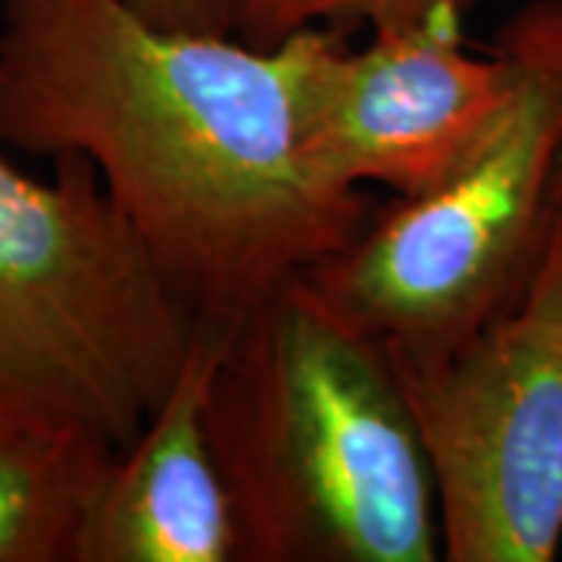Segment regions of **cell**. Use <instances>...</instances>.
I'll list each match as a JSON object with an SVG mask.
<instances>
[{"label":"cell","mask_w":562,"mask_h":562,"mask_svg":"<svg viewBox=\"0 0 562 562\" xmlns=\"http://www.w3.org/2000/svg\"><path fill=\"white\" fill-rule=\"evenodd\" d=\"M469 3L472 0H232V35L272 47L306 29H406L443 13H465Z\"/></svg>","instance_id":"cell-9"},{"label":"cell","mask_w":562,"mask_h":562,"mask_svg":"<svg viewBox=\"0 0 562 562\" xmlns=\"http://www.w3.org/2000/svg\"><path fill=\"white\" fill-rule=\"evenodd\" d=\"M494 47L513 98L494 132L435 191L372 213L306 272L331 306L401 362H435L519 297L562 206V0H535Z\"/></svg>","instance_id":"cell-4"},{"label":"cell","mask_w":562,"mask_h":562,"mask_svg":"<svg viewBox=\"0 0 562 562\" xmlns=\"http://www.w3.org/2000/svg\"><path fill=\"white\" fill-rule=\"evenodd\" d=\"M513 98L497 47L472 54L462 13L344 41L322 72L306 154L344 188L382 184L397 201L435 191L494 132Z\"/></svg>","instance_id":"cell-6"},{"label":"cell","mask_w":562,"mask_h":562,"mask_svg":"<svg viewBox=\"0 0 562 562\" xmlns=\"http://www.w3.org/2000/svg\"><path fill=\"white\" fill-rule=\"evenodd\" d=\"M25 172L0 144V422L128 447L198 325L85 157Z\"/></svg>","instance_id":"cell-3"},{"label":"cell","mask_w":562,"mask_h":562,"mask_svg":"<svg viewBox=\"0 0 562 562\" xmlns=\"http://www.w3.org/2000/svg\"><path fill=\"white\" fill-rule=\"evenodd\" d=\"M560 194H562V160H560Z\"/></svg>","instance_id":"cell-11"},{"label":"cell","mask_w":562,"mask_h":562,"mask_svg":"<svg viewBox=\"0 0 562 562\" xmlns=\"http://www.w3.org/2000/svg\"><path fill=\"white\" fill-rule=\"evenodd\" d=\"M206 425L238 562H435L438 497L394 357L303 276L232 319Z\"/></svg>","instance_id":"cell-2"},{"label":"cell","mask_w":562,"mask_h":562,"mask_svg":"<svg viewBox=\"0 0 562 562\" xmlns=\"http://www.w3.org/2000/svg\"><path fill=\"white\" fill-rule=\"evenodd\" d=\"M450 562H553L562 543V206L519 297L435 362H401Z\"/></svg>","instance_id":"cell-5"},{"label":"cell","mask_w":562,"mask_h":562,"mask_svg":"<svg viewBox=\"0 0 562 562\" xmlns=\"http://www.w3.org/2000/svg\"><path fill=\"white\" fill-rule=\"evenodd\" d=\"M344 41L306 29L260 47L162 29L128 0H3L0 144L85 157L181 301L238 319L372 216L306 154Z\"/></svg>","instance_id":"cell-1"},{"label":"cell","mask_w":562,"mask_h":562,"mask_svg":"<svg viewBox=\"0 0 562 562\" xmlns=\"http://www.w3.org/2000/svg\"><path fill=\"white\" fill-rule=\"evenodd\" d=\"M232 319L198 316L169 394L110 465L79 562H238V525L206 403Z\"/></svg>","instance_id":"cell-7"},{"label":"cell","mask_w":562,"mask_h":562,"mask_svg":"<svg viewBox=\"0 0 562 562\" xmlns=\"http://www.w3.org/2000/svg\"><path fill=\"white\" fill-rule=\"evenodd\" d=\"M140 16L162 29L232 35V0H128Z\"/></svg>","instance_id":"cell-10"},{"label":"cell","mask_w":562,"mask_h":562,"mask_svg":"<svg viewBox=\"0 0 562 562\" xmlns=\"http://www.w3.org/2000/svg\"><path fill=\"white\" fill-rule=\"evenodd\" d=\"M116 453L81 428L0 422V562H79Z\"/></svg>","instance_id":"cell-8"},{"label":"cell","mask_w":562,"mask_h":562,"mask_svg":"<svg viewBox=\"0 0 562 562\" xmlns=\"http://www.w3.org/2000/svg\"><path fill=\"white\" fill-rule=\"evenodd\" d=\"M0 7H3V0H0Z\"/></svg>","instance_id":"cell-12"}]
</instances>
